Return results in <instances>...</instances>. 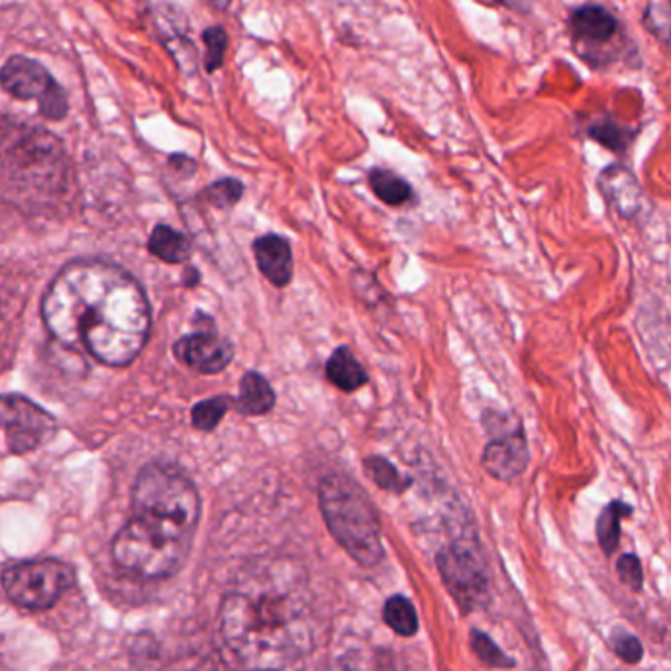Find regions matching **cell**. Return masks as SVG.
<instances>
[{"label": "cell", "instance_id": "22", "mask_svg": "<svg viewBox=\"0 0 671 671\" xmlns=\"http://www.w3.org/2000/svg\"><path fill=\"white\" fill-rule=\"evenodd\" d=\"M364 470L374 480L375 485L385 489V491L402 493L410 485L409 478L401 475L399 470L389 460L379 458V455L367 458L366 462H364Z\"/></svg>", "mask_w": 671, "mask_h": 671}, {"label": "cell", "instance_id": "4", "mask_svg": "<svg viewBox=\"0 0 671 671\" xmlns=\"http://www.w3.org/2000/svg\"><path fill=\"white\" fill-rule=\"evenodd\" d=\"M0 177L20 197L62 191L67 161L52 134L20 123L0 126Z\"/></svg>", "mask_w": 671, "mask_h": 671}, {"label": "cell", "instance_id": "13", "mask_svg": "<svg viewBox=\"0 0 671 671\" xmlns=\"http://www.w3.org/2000/svg\"><path fill=\"white\" fill-rule=\"evenodd\" d=\"M599 191L610 209L625 220H642L648 214V199L644 189L628 167L620 164L605 167L599 174Z\"/></svg>", "mask_w": 671, "mask_h": 671}, {"label": "cell", "instance_id": "11", "mask_svg": "<svg viewBox=\"0 0 671 671\" xmlns=\"http://www.w3.org/2000/svg\"><path fill=\"white\" fill-rule=\"evenodd\" d=\"M201 328L175 342V358L199 374H220L234 359V346L214 331L212 318L205 316Z\"/></svg>", "mask_w": 671, "mask_h": 671}, {"label": "cell", "instance_id": "16", "mask_svg": "<svg viewBox=\"0 0 671 671\" xmlns=\"http://www.w3.org/2000/svg\"><path fill=\"white\" fill-rule=\"evenodd\" d=\"M326 377L331 379L334 387H338L340 391L352 392L358 391L367 384V371L359 364L358 358L354 356V352L348 346L334 349L328 364H326Z\"/></svg>", "mask_w": 671, "mask_h": 671}, {"label": "cell", "instance_id": "29", "mask_svg": "<svg viewBox=\"0 0 671 671\" xmlns=\"http://www.w3.org/2000/svg\"><path fill=\"white\" fill-rule=\"evenodd\" d=\"M610 644H612L615 654L619 656L622 662L638 663L642 660V656H644L642 642H640L637 637L628 635V632H620V630H617V632L612 635V638H610Z\"/></svg>", "mask_w": 671, "mask_h": 671}, {"label": "cell", "instance_id": "20", "mask_svg": "<svg viewBox=\"0 0 671 671\" xmlns=\"http://www.w3.org/2000/svg\"><path fill=\"white\" fill-rule=\"evenodd\" d=\"M384 619L387 627H391L401 637H412L419 630L417 609L402 595H395L389 601L385 602Z\"/></svg>", "mask_w": 671, "mask_h": 671}, {"label": "cell", "instance_id": "18", "mask_svg": "<svg viewBox=\"0 0 671 671\" xmlns=\"http://www.w3.org/2000/svg\"><path fill=\"white\" fill-rule=\"evenodd\" d=\"M632 515V506L625 501H610L597 518V541L605 556H612L620 544V521Z\"/></svg>", "mask_w": 671, "mask_h": 671}, {"label": "cell", "instance_id": "19", "mask_svg": "<svg viewBox=\"0 0 671 671\" xmlns=\"http://www.w3.org/2000/svg\"><path fill=\"white\" fill-rule=\"evenodd\" d=\"M369 187L377 195V199L389 207H401L412 199L410 185L389 169H374L369 174Z\"/></svg>", "mask_w": 671, "mask_h": 671}, {"label": "cell", "instance_id": "17", "mask_svg": "<svg viewBox=\"0 0 671 671\" xmlns=\"http://www.w3.org/2000/svg\"><path fill=\"white\" fill-rule=\"evenodd\" d=\"M148 250L161 262L181 263L191 258L192 245L189 238L179 230L167 224H157L149 234Z\"/></svg>", "mask_w": 671, "mask_h": 671}, {"label": "cell", "instance_id": "5", "mask_svg": "<svg viewBox=\"0 0 671 671\" xmlns=\"http://www.w3.org/2000/svg\"><path fill=\"white\" fill-rule=\"evenodd\" d=\"M318 505L334 541L359 566L374 567L384 559L379 516L358 481L344 473H331L321 481Z\"/></svg>", "mask_w": 671, "mask_h": 671}, {"label": "cell", "instance_id": "14", "mask_svg": "<svg viewBox=\"0 0 671 671\" xmlns=\"http://www.w3.org/2000/svg\"><path fill=\"white\" fill-rule=\"evenodd\" d=\"M253 255L265 280L285 287L293 277V250L283 235L265 234L253 242Z\"/></svg>", "mask_w": 671, "mask_h": 671}, {"label": "cell", "instance_id": "6", "mask_svg": "<svg viewBox=\"0 0 671 671\" xmlns=\"http://www.w3.org/2000/svg\"><path fill=\"white\" fill-rule=\"evenodd\" d=\"M73 584V567L57 559L24 562L2 574V587L10 601L32 610L50 609Z\"/></svg>", "mask_w": 671, "mask_h": 671}, {"label": "cell", "instance_id": "24", "mask_svg": "<svg viewBox=\"0 0 671 671\" xmlns=\"http://www.w3.org/2000/svg\"><path fill=\"white\" fill-rule=\"evenodd\" d=\"M205 45H207V55H205V70L214 73L222 67L224 55L228 50V34L224 28L212 27L205 30L202 34Z\"/></svg>", "mask_w": 671, "mask_h": 671}, {"label": "cell", "instance_id": "31", "mask_svg": "<svg viewBox=\"0 0 671 671\" xmlns=\"http://www.w3.org/2000/svg\"><path fill=\"white\" fill-rule=\"evenodd\" d=\"M177 671H217L214 668H210V665H205V663H195L191 668H181V670Z\"/></svg>", "mask_w": 671, "mask_h": 671}, {"label": "cell", "instance_id": "21", "mask_svg": "<svg viewBox=\"0 0 671 671\" xmlns=\"http://www.w3.org/2000/svg\"><path fill=\"white\" fill-rule=\"evenodd\" d=\"M589 138H594L595 141H599L601 146L610 149V151H617L622 154L627 151L628 146L635 140V132L622 126V124L615 123L612 118H602V120H595L589 126Z\"/></svg>", "mask_w": 671, "mask_h": 671}, {"label": "cell", "instance_id": "25", "mask_svg": "<svg viewBox=\"0 0 671 671\" xmlns=\"http://www.w3.org/2000/svg\"><path fill=\"white\" fill-rule=\"evenodd\" d=\"M471 646H473L475 654L480 656L481 660L491 668H513L515 665V662L485 632L473 630L471 632Z\"/></svg>", "mask_w": 671, "mask_h": 671}, {"label": "cell", "instance_id": "7", "mask_svg": "<svg viewBox=\"0 0 671 671\" xmlns=\"http://www.w3.org/2000/svg\"><path fill=\"white\" fill-rule=\"evenodd\" d=\"M438 569L448 591L463 609H478L489 599V574L475 541H455L440 549Z\"/></svg>", "mask_w": 671, "mask_h": 671}, {"label": "cell", "instance_id": "30", "mask_svg": "<svg viewBox=\"0 0 671 671\" xmlns=\"http://www.w3.org/2000/svg\"><path fill=\"white\" fill-rule=\"evenodd\" d=\"M184 283L187 287H195V285L199 283V271L189 268V270H187V275H185Z\"/></svg>", "mask_w": 671, "mask_h": 671}, {"label": "cell", "instance_id": "15", "mask_svg": "<svg viewBox=\"0 0 671 671\" xmlns=\"http://www.w3.org/2000/svg\"><path fill=\"white\" fill-rule=\"evenodd\" d=\"M232 407L244 417H262L275 407V391L262 374L248 371L240 381V395Z\"/></svg>", "mask_w": 671, "mask_h": 671}, {"label": "cell", "instance_id": "28", "mask_svg": "<svg viewBox=\"0 0 671 671\" xmlns=\"http://www.w3.org/2000/svg\"><path fill=\"white\" fill-rule=\"evenodd\" d=\"M617 572H619L620 581L627 585L630 591H635V594L642 591V587H644V569H642V562L638 559L637 554L620 556Z\"/></svg>", "mask_w": 671, "mask_h": 671}, {"label": "cell", "instance_id": "1", "mask_svg": "<svg viewBox=\"0 0 671 671\" xmlns=\"http://www.w3.org/2000/svg\"><path fill=\"white\" fill-rule=\"evenodd\" d=\"M44 321L67 346L101 364L124 367L140 356L151 326L140 283L113 263L87 260L60 271L44 298Z\"/></svg>", "mask_w": 671, "mask_h": 671}, {"label": "cell", "instance_id": "2", "mask_svg": "<svg viewBox=\"0 0 671 671\" xmlns=\"http://www.w3.org/2000/svg\"><path fill=\"white\" fill-rule=\"evenodd\" d=\"M313 594L289 562H270L242 574L220 607L228 652L250 671H280L314 644Z\"/></svg>", "mask_w": 671, "mask_h": 671}, {"label": "cell", "instance_id": "3", "mask_svg": "<svg viewBox=\"0 0 671 671\" xmlns=\"http://www.w3.org/2000/svg\"><path fill=\"white\" fill-rule=\"evenodd\" d=\"M201 497L191 478L171 463H149L132 491V515L113 542V558L132 576L164 579L191 554Z\"/></svg>", "mask_w": 671, "mask_h": 671}, {"label": "cell", "instance_id": "26", "mask_svg": "<svg viewBox=\"0 0 671 671\" xmlns=\"http://www.w3.org/2000/svg\"><path fill=\"white\" fill-rule=\"evenodd\" d=\"M205 195H207V199H209L212 207H217V209H230V207H234L235 202L242 199L244 185L240 184L238 179L228 177V179H220L217 184L210 185Z\"/></svg>", "mask_w": 671, "mask_h": 671}, {"label": "cell", "instance_id": "23", "mask_svg": "<svg viewBox=\"0 0 671 671\" xmlns=\"http://www.w3.org/2000/svg\"><path fill=\"white\" fill-rule=\"evenodd\" d=\"M232 405L234 401L230 397H212L207 401L197 402L191 410L192 427L201 432H212L222 422Z\"/></svg>", "mask_w": 671, "mask_h": 671}, {"label": "cell", "instance_id": "8", "mask_svg": "<svg viewBox=\"0 0 671 671\" xmlns=\"http://www.w3.org/2000/svg\"><path fill=\"white\" fill-rule=\"evenodd\" d=\"M483 424L491 437L481 455L485 471L499 481L521 478L531 462V450L518 419L506 412L487 410Z\"/></svg>", "mask_w": 671, "mask_h": 671}, {"label": "cell", "instance_id": "32", "mask_svg": "<svg viewBox=\"0 0 671 671\" xmlns=\"http://www.w3.org/2000/svg\"><path fill=\"white\" fill-rule=\"evenodd\" d=\"M210 2H212V4H214V7H219V9H228V7H230V2H232V0H210Z\"/></svg>", "mask_w": 671, "mask_h": 671}, {"label": "cell", "instance_id": "10", "mask_svg": "<svg viewBox=\"0 0 671 671\" xmlns=\"http://www.w3.org/2000/svg\"><path fill=\"white\" fill-rule=\"evenodd\" d=\"M0 428L4 430L12 452L27 453L53 437L55 420L50 412L20 395H0Z\"/></svg>", "mask_w": 671, "mask_h": 671}, {"label": "cell", "instance_id": "9", "mask_svg": "<svg viewBox=\"0 0 671 671\" xmlns=\"http://www.w3.org/2000/svg\"><path fill=\"white\" fill-rule=\"evenodd\" d=\"M0 85L22 101H35L40 113L50 120L67 114V96L44 65L28 57H10L0 70Z\"/></svg>", "mask_w": 671, "mask_h": 671}, {"label": "cell", "instance_id": "12", "mask_svg": "<svg viewBox=\"0 0 671 671\" xmlns=\"http://www.w3.org/2000/svg\"><path fill=\"white\" fill-rule=\"evenodd\" d=\"M569 32L584 60L599 62L602 50L620 34V22L601 4H581L569 17Z\"/></svg>", "mask_w": 671, "mask_h": 671}, {"label": "cell", "instance_id": "27", "mask_svg": "<svg viewBox=\"0 0 671 671\" xmlns=\"http://www.w3.org/2000/svg\"><path fill=\"white\" fill-rule=\"evenodd\" d=\"M644 22L648 30L660 38L663 44L671 48V4H662V2H652L646 9Z\"/></svg>", "mask_w": 671, "mask_h": 671}]
</instances>
